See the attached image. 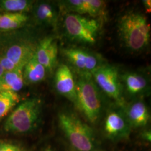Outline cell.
<instances>
[{"mask_svg": "<svg viewBox=\"0 0 151 151\" xmlns=\"http://www.w3.org/2000/svg\"><path fill=\"white\" fill-rule=\"evenodd\" d=\"M117 31L124 48L133 53H140L148 48L151 27L145 15L134 10L127 11L118 19Z\"/></svg>", "mask_w": 151, "mask_h": 151, "instance_id": "6da1fadb", "label": "cell"}, {"mask_svg": "<svg viewBox=\"0 0 151 151\" xmlns=\"http://www.w3.org/2000/svg\"><path fill=\"white\" fill-rule=\"evenodd\" d=\"M76 87L75 106L90 123L96 124L103 115L104 94L91 75H78Z\"/></svg>", "mask_w": 151, "mask_h": 151, "instance_id": "7a4b0ae2", "label": "cell"}, {"mask_svg": "<svg viewBox=\"0 0 151 151\" xmlns=\"http://www.w3.org/2000/svg\"><path fill=\"white\" fill-rule=\"evenodd\" d=\"M63 27L65 35L72 42L92 45L97 43L101 22L98 18L70 12L65 15Z\"/></svg>", "mask_w": 151, "mask_h": 151, "instance_id": "3957f363", "label": "cell"}, {"mask_svg": "<svg viewBox=\"0 0 151 151\" xmlns=\"http://www.w3.org/2000/svg\"><path fill=\"white\" fill-rule=\"evenodd\" d=\"M60 127L70 145L78 151H92L95 140L91 128L77 115L64 111L58 115Z\"/></svg>", "mask_w": 151, "mask_h": 151, "instance_id": "277c9868", "label": "cell"}, {"mask_svg": "<svg viewBox=\"0 0 151 151\" xmlns=\"http://www.w3.org/2000/svg\"><path fill=\"white\" fill-rule=\"evenodd\" d=\"M42 104L40 99L30 98L20 103L6 120L4 129L12 133L24 134L34 129L40 118Z\"/></svg>", "mask_w": 151, "mask_h": 151, "instance_id": "5b68a950", "label": "cell"}, {"mask_svg": "<svg viewBox=\"0 0 151 151\" xmlns=\"http://www.w3.org/2000/svg\"><path fill=\"white\" fill-rule=\"evenodd\" d=\"M120 73L117 66L106 62L93 72L91 76L103 94L113 100L118 106L124 108L127 103Z\"/></svg>", "mask_w": 151, "mask_h": 151, "instance_id": "8992f818", "label": "cell"}, {"mask_svg": "<svg viewBox=\"0 0 151 151\" xmlns=\"http://www.w3.org/2000/svg\"><path fill=\"white\" fill-rule=\"evenodd\" d=\"M61 53L77 75H91L99 67L106 63L100 54L78 47H68Z\"/></svg>", "mask_w": 151, "mask_h": 151, "instance_id": "52a82bcc", "label": "cell"}, {"mask_svg": "<svg viewBox=\"0 0 151 151\" xmlns=\"http://www.w3.org/2000/svg\"><path fill=\"white\" fill-rule=\"evenodd\" d=\"M124 96L136 97L149 92L151 82L147 73L137 70H126L120 73Z\"/></svg>", "mask_w": 151, "mask_h": 151, "instance_id": "ba28073f", "label": "cell"}, {"mask_svg": "<svg viewBox=\"0 0 151 151\" xmlns=\"http://www.w3.org/2000/svg\"><path fill=\"white\" fill-rule=\"evenodd\" d=\"M104 129L105 134L113 139H122L129 137L131 127L123 108L119 107L108 111L104 120Z\"/></svg>", "mask_w": 151, "mask_h": 151, "instance_id": "9c48e42d", "label": "cell"}, {"mask_svg": "<svg viewBox=\"0 0 151 151\" xmlns=\"http://www.w3.org/2000/svg\"><path fill=\"white\" fill-rule=\"evenodd\" d=\"M54 87L59 94L75 105L76 98V78L69 65L62 63L56 68Z\"/></svg>", "mask_w": 151, "mask_h": 151, "instance_id": "30bf717a", "label": "cell"}, {"mask_svg": "<svg viewBox=\"0 0 151 151\" xmlns=\"http://www.w3.org/2000/svg\"><path fill=\"white\" fill-rule=\"evenodd\" d=\"M58 47L57 39L48 36L42 39L37 44L35 56L38 62L52 73L57 68L58 63Z\"/></svg>", "mask_w": 151, "mask_h": 151, "instance_id": "8fae6325", "label": "cell"}, {"mask_svg": "<svg viewBox=\"0 0 151 151\" xmlns=\"http://www.w3.org/2000/svg\"><path fill=\"white\" fill-rule=\"evenodd\" d=\"M60 4L71 13L93 18L104 16L106 9L105 2L101 0H66Z\"/></svg>", "mask_w": 151, "mask_h": 151, "instance_id": "7c38bea8", "label": "cell"}, {"mask_svg": "<svg viewBox=\"0 0 151 151\" xmlns=\"http://www.w3.org/2000/svg\"><path fill=\"white\" fill-rule=\"evenodd\" d=\"M37 44L30 42L15 43L9 46L5 52L0 55L9 60L16 68H24L35 54Z\"/></svg>", "mask_w": 151, "mask_h": 151, "instance_id": "4fadbf2b", "label": "cell"}, {"mask_svg": "<svg viewBox=\"0 0 151 151\" xmlns=\"http://www.w3.org/2000/svg\"><path fill=\"white\" fill-rule=\"evenodd\" d=\"M123 109L131 128L145 127L150 120L148 107L144 100L139 97L126 104Z\"/></svg>", "mask_w": 151, "mask_h": 151, "instance_id": "5bb4252c", "label": "cell"}, {"mask_svg": "<svg viewBox=\"0 0 151 151\" xmlns=\"http://www.w3.org/2000/svg\"><path fill=\"white\" fill-rule=\"evenodd\" d=\"M34 16L39 24L56 27L59 12L57 8L50 2L41 1L33 6Z\"/></svg>", "mask_w": 151, "mask_h": 151, "instance_id": "9a60e30c", "label": "cell"}, {"mask_svg": "<svg viewBox=\"0 0 151 151\" xmlns=\"http://www.w3.org/2000/svg\"><path fill=\"white\" fill-rule=\"evenodd\" d=\"M48 71L38 62L35 54L23 68V78L25 83L36 84L44 81Z\"/></svg>", "mask_w": 151, "mask_h": 151, "instance_id": "2e32d148", "label": "cell"}, {"mask_svg": "<svg viewBox=\"0 0 151 151\" xmlns=\"http://www.w3.org/2000/svg\"><path fill=\"white\" fill-rule=\"evenodd\" d=\"M23 68H17L10 71H6L0 77V91L17 92L24 86Z\"/></svg>", "mask_w": 151, "mask_h": 151, "instance_id": "e0dca14e", "label": "cell"}, {"mask_svg": "<svg viewBox=\"0 0 151 151\" xmlns=\"http://www.w3.org/2000/svg\"><path fill=\"white\" fill-rule=\"evenodd\" d=\"M29 20L27 14L5 12L0 15V32H9L22 27Z\"/></svg>", "mask_w": 151, "mask_h": 151, "instance_id": "ac0fdd59", "label": "cell"}, {"mask_svg": "<svg viewBox=\"0 0 151 151\" xmlns=\"http://www.w3.org/2000/svg\"><path fill=\"white\" fill-rule=\"evenodd\" d=\"M34 1L28 0H2L0 1V9L6 12L22 13L32 10Z\"/></svg>", "mask_w": 151, "mask_h": 151, "instance_id": "d6986e66", "label": "cell"}, {"mask_svg": "<svg viewBox=\"0 0 151 151\" xmlns=\"http://www.w3.org/2000/svg\"><path fill=\"white\" fill-rule=\"evenodd\" d=\"M20 101L17 92L0 91V120L9 113Z\"/></svg>", "mask_w": 151, "mask_h": 151, "instance_id": "ffe728a7", "label": "cell"}, {"mask_svg": "<svg viewBox=\"0 0 151 151\" xmlns=\"http://www.w3.org/2000/svg\"><path fill=\"white\" fill-rule=\"evenodd\" d=\"M0 151H22V150L16 144L0 140Z\"/></svg>", "mask_w": 151, "mask_h": 151, "instance_id": "44dd1931", "label": "cell"}, {"mask_svg": "<svg viewBox=\"0 0 151 151\" xmlns=\"http://www.w3.org/2000/svg\"><path fill=\"white\" fill-rule=\"evenodd\" d=\"M143 7L147 12H151V1L150 0H143L142 1Z\"/></svg>", "mask_w": 151, "mask_h": 151, "instance_id": "7402d4cb", "label": "cell"}, {"mask_svg": "<svg viewBox=\"0 0 151 151\" xmlns=\"http://www.w3.org/2000/svg\"><path fill=\"white\" fill-rule=\"evenodd\" d=\"M143 137H144V138L146 140H148V141H151V132L148 131V132H144L143 134L142 135Z\"/></svg>", "mask_w": 151, "mask_h": 151, "instance_id": "603a6c76", "label": "cell"}, {"mask_svg": "<svg viewBox=\"0 0 151 151\" xmlns=\"http://www.w3.org/2000/svg\"><path fill=\"white\" fill-rule=\"evenodd\" d=\"M5 72V70H4V68H3L2 65L1 63V62H0V77H1V76Z\"/></svg>", "mask_w": 151, "mask_h": 151, "instance_id": "cb8c5ba5", "label": "cell"}, {"mask_svg": "<svg viewBox=\"0 0 151 151\" xmlns=\"http://www.w3.org/2000/svg\"><path fill=\"white\" fill-rule=\"evenodd\" d=\"M45 151H52L50 149H47V150H46Z\"/></svg>", "mask_w": 151, "mask_h": 151, "instance_id": "d4e9b609", "label": "cell"}]
</instances>
